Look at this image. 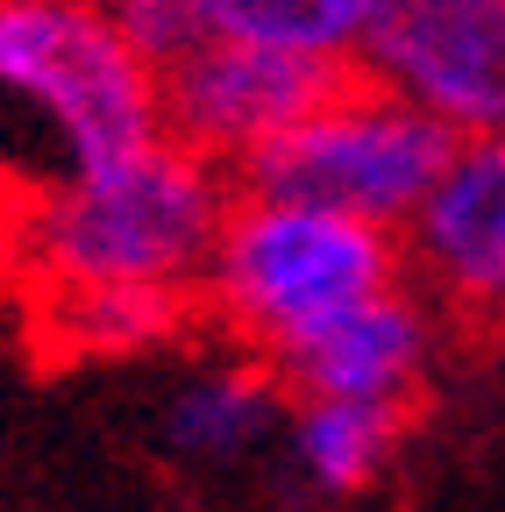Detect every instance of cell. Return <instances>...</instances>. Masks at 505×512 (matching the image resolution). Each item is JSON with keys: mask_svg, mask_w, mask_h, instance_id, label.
Here are the masks:
<instances>
[{"mask_svg": "<svg viewBox=\"0 0 505 512\" xmlns=\"http://www.w3.org/2000/svg\"><path fill=\"white\" fill-rule=\"evenodd\" d=\"M29 328L50 342L57 363H129V356H157L207 335L200 292H164V285L50 292V299H29Z\"/></svg>", "mask_w": 505, "mask_h": 512, "instance_id": "30bf717a", "label": "cell"}, {"mask_svg": "<svg viewBox=\"0 0 505 512\" xmlns=\"http://www.w3.org/2000/svg\"><path fill=\"white\" fill-rule=\"evenodd\" d=\"M406 285L449 320V335L498 342L505 328V136L456 143L434 192L399 235Z\"/></svg>", "mask_w": 505, "mask_h": 512, "instance_id": "52a82bcc", "label": "cell"}, {"mask_svg": "<svg viewBox=\"0 0 505 512\" xmlns=\"http://www.w3.org/2000/svg\"><path fill=\"white\" fill-rule=\"evenodd\" d=\"M356 72L449 143L505 136V0H385Z\"/></svg>", "mask_w": 505, "mask_h": 512, "instance_id": "5b68a950", "label": "cell"}, {"mask_svg": "<svg viewBox=\"0 0 505 512\" xmlns=\"http://www.w3.org/2000/svg\"><path fill=\"white\" fill-rule=\"evenodd\" d=\"M413 413L385 406H342V399H292L285 413V456L306 491L321 498H363L377 477L399 463Z\"/></svg>", "mask_w": 505, "mask_h": 512, "instance_id": "8fae6325", "label": "cell"}, {"mask_svg": "<svg viewBox=\"0 0 505 512\" xmlns=\"http://www.w3.org/2000/svg\"><path fill=\"white\" fill-rule=\"evenodd\" d=\"M100 8H107V22L121 29V43H129L157 79L171 72V64H185V57L214 36L200 0H100Z\"/></svg>", "mask_w": 505, "mask_h": 512, "instance_id": "4fadbf2b", "label": "cell"}, {"mask_svg": "<svg viewBox=\"0 0 505 512\" xmlns=\"http://www.w3.org/2000/svg\"><path fill=\"white\" fill-rule=\"evenodd\" d=\"M441 342H449V320L413 285H392L370 306H356L349 320H335L321 342H306L292 363H278V377H285V399H342V406L413 413L434 384Z\"/></svg>", "mask_w": 505, "mask_h": 512, "instance_id": "ba28073f", "label": "cell"}, {"mask_svg": "<svg viewBox=\"0 0 505 512\" xmlns=\"http://www.w3.org/2000/svg\"><path fill=\"white\" fill-rule=\"evenodd\" d=\"M235 178L157 136L107 171H72L29 192H0V278L29 299L164 285L200 292Z\"/></svg>", "mask_w": 505, "mask_h": 512, "instance_id": "6da1fadb", "label": "cell"}, {"mask_svg": "<svg viewBox=\"0 0 505 512\" xmlns=\"http://www.w3.org/2000/svg\"><path fill=\"white\" fill-rule=\"evenodd\" d=\"M0 100L29 107L72 171H107L164 136L157 72L100 0H0Z\"/></svg>", "mask_w": 505, "mask_h": 512, "instance_id": "3957f363", "label": "cell"}, {"mask_svg": "<svg viewBox=\"0 0 505 512\" xmlns=\"http://www.w3.org/2000/svg\"><path fill=\"white\" fill-rule=\"evenodd\" d=\"M498 349H505V328H498Z\"/></svg>", "mask_w": 505, "mask_h": 512, "instance_id": "5bb4252c", "label": "cell"}, {"mask_svg": "<svg viewBox=\"0 0 505 512\" xmlns=\"http://www.w3.org/2000/svg\"><path fill=\"white\" fill-rule=\"evenodd\" d=\"M449 150L456 143L441 136L434 121H420L392 93H377L363 72H349L235 185L242 192H271V200H299V207H328V214L370 221L385 235H406V221L434 192Z\"/></svg>", "mask_w": 505, "mask_h": 512, "instance_id": "277c9868", "label": "cell"}, {"mask_svg": "<svg viewBox=\"0 0 505 512\" xmlns=\"http://www.w3.org/2000/svg\"><path fill=\"white\" fill-rule=\"evenodd\" d=\"M285 377L242 349H221L207 363H193L171 399H164V448L178 463H200V470H228L249 463L257 448L285 441Z\"/></svg>", "mask_w": 505, "mask_h": 512, "instance_id": "9c48e42d", "label": "cell"}, {"mask_svg": "<svg viewBox=\"0 0 505 512\" xmlns=\"http://www.w3.org/2000/svg\"><path fill=\"white\" fill-rule=\"evenodd\" d=\"M349 72L356 64H313V57H285L264 43L207 36L185 64H171L157 79V114H164V136L178 150H193V157L221 164L228 178H242Z\"/></svg>", "mask_w": 505, "mask_h": 512, "instance_id": "8992f818", "label": "cell"}, {"mask_svg": "<svg viewBox=\"0 0 505 512\" xmlns=\"http://www.w3.org/2000/svg\"><path fill=\"white\" fill-rule=\"evenodd\" d=\"M392 285H406L399 235L235 185L214 256L200 271V328L221 349H242L278 370Z\"/></svg>", "mask_w": 505, "mask_h": 512, "instance_id": "7a4b0ae2", "label": "cell"}, {"mask_svg": "<svg viewBox=\"0 0 505 512\" xmlns=\"http://www.w3.org/2000/svg\"><path fill=\"white\" fill-rule=\"evenodd\" d=\"M207 29L228 43H264L313 64H356L385 0H200Z\"/></svg>", "mask_w": 505, "mask_h": 512, "instance_id": "7c38bea8", "label": "cell"}]
</instances>
